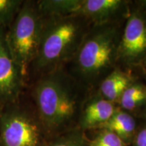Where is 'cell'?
<instances>
[{"instance_id": "1", "label": "cell", "mask_w": 146, "mask_h": 146, "mask_svg": "<svg viewBox=\"0 0 146 146\" xmlns=\"http://www.w3.org/2000/svg\"><path fill=\"white\" fill-rule=\"evenodd\" d=\"M32 97L48 139L60 135L77 110V92L61 68L39 76L32 89Z\"/></svg>"}, {"instance_id": "2", "label": "cell", "mask_w": 146, "mask_h": 146, "mask_svg": "<svg viewBox=\"0 0 146 146\" xmlns=\"http://www.w3.org/2000/svg\"><path fill=\"white\" fill-rule=\"evenodd\" d=\"M82 17L43 16L39 51L30 70L39 76L61 68L64 63L74 57L86 35Z\"/></svg>"}, {"instance_id": "3", "label": "cell", "mask_w": 146, "mask_h": 146, "mask_svg": "<svg viewBox=\"0 0 146 146\" xmlns=\"http://www.w3.org/2000/svg\"><path fill=\"white\" fill-rule=\"evenodd\" d=\"M43 25V16L37 2L25 1L14 21L5 30L7 47L26 81L39 51Z\"/></svg>"}, {"instance_id": "4", "label": "cell", "mask_w": 146, "mask_h": 146, "mask_svg": "<svg viewBox=\"0 0 146 146\" xmlns=\"http://www.w3.org/2000/svg\"><path fill=\"white\" fill-rule=\"evenodd\" d=\"M120 39L118 28L110 23L96 25L85 35L74 56L81 77L94 81L112 68L117 59Z\"/></svg>"}, {"instance_id": "5", "label": "cell", "mask_w": 146, "mask_h": 146, "mask_svg": "<svg viewBox=\"0 0 146 146\" xmlns=\"http://www.w3.org/2000/svg\"><path fill=\"white\" fill-rule=\"evenodd\" d=\"M48 138L34 107L18 100L0 105V146H46Z\"/></svg>"}, {"instance_id": "6", "label": "cell", "mask_w": 146, "mask_h": 146, "mask_svg": "<svg viewBox=\"0 0 146 146\" xmlns=\"http://www.w3.org/2000/svg\"><path fill=\"white\" fill-rule=\"evenodd\" d=\"M5 32V29L0 28V105L21 98L26 84V80L7 47Z\"/></svg>"}, {"instance_id": "7", "label": "cell", "mask_w": 146, "mask_h": 146, "mask_svg": "<svg viewBox=\"0 0 146 146\" xmlns=\"http://www.w3.org/2000/svg\"><path fill=\"white\" fill-rule=\"evenodd\" d=\"M145 54L146 18L139 12H133L120 39L117 58L131 64L137 62Z\"/></svg>"}, {"instance_id": "8", "label": "cell", "mask_w": 146, "mask_h": 146, "mask_svg": "<svg viewBox=\"0 0 146 146\" xmlns=\"http://www.w3.org/2000/svg\"><path fill=\"white\" fill-rule=\"evenodd\" d=\"M126 2L121 0H86L83 1L79 16L90 19L96 25L110 23L121 13Z\"/></svg>"}, {"instance_id": "9", "label": "cell", "mask_w": 146, "mask_h": 146, "mask_svg": "<svg viewBox=\"0 0 146 146\" xmlns=\"http://www.w3.org/2000/svg\"><path fill=\"white\" fill-rule=\"evenodd\" d=\"M112 102L98 98L89 102L81 116V125L85 129L100 127L106 123L116 112Z\"/></svg>"}, {"instance_id": "10", "label": "cell", "mask_w": 146, "mask_h": 146, "mask_svg": "<svg viewBox=\"0 0 146 146\" xmlns=\"http://www.w3.org/2000/svg\"><path fill=\"white\" fill-rule=\"evenodd\" d=\"M100 128L115 133L126 144L130 143L135 136V120L129 113L116 111Z\"/></svg>"}, {"instance_id": "11", "label": "cell", "mask_w": 146, "mask_h": 146, "mask_svg": "<svg viewBox=\"0 0 146 146\" xmlns=\"http://www.w3.org/2000/svg\"><path fill=\"white\" fill-rule=\"evenodd\" d=\"M130 85L131 78L126 73L114 70L102 82L100 91L104 99L113 102L120 99Z\"/></svg>"}, {"instance_id": "12", "label": "cell", "mask_w": 146, "mask_h": 146, "mask_svg": "<svg viewBox=\"0 0 146 146\" xmlns=\"http://www.w3.org/2000/svg\"><path fill=\"white\" fill-rule=\"evenodd\" d=\"M43 16H79L83 1L78 0H42L36 1Z\"/></svg>"}, {"instance_id": "13", "label": "cell", "mask_w": 146, "mask_h": 146, "mask_svg": "<svg viewBox=\"0 0 146 146\" xmlns=\"http://www.w3.org/2000/svg\"><path fill=\"white\" fill-rule=\"evenodd\" d=\"M24 1L0 0V28L6 30L21 10Z\"/></svg>"}, {"instance_id": "14", "label": "cell", "mask_w": 146, "mask_h": 146, "mask_svg": "<svg viewBox=\"0 0 146 146\" xmlns=\"http://www.w3.org/2000/svg\"><path fill=\"white\" fill-rule=\"evenodd\" d=\"M46 146H88L83 136L76 133H60L57 136L49 139Z\"/></svg>"}, {"instance_id": "15", "label": "cell", "mask_w": 146, "mask_h": 146, "mask_svg": "<svg viewBox=\"0 0 146 146\" xmlns=\"http://www.w3.org/2000/svg\"><path fill=\"white\" fill-rule=\"evenodd\" d=\"M88 146H127V144L112 131L103 129L89 141Z\"/></svg>"}, {"instance_id": "16", "label": "cell", "mask_w": 146, "mask_h": 146, "mask_svg": "<svg viewBox=\"0 0 146 146\" xmlns=\"http://www.w3.org/2000/svg\"><path fill=\"white\" fill-rule=\"evenodd\" d=\"M133 141L134 146H146V127L139 131L135 136Z\"/></svg>"}, {"instance_id": "17", "label": "cell", "mask_w": 146, "mask_h": 146, "mask_svg": "<svg viewBox=\"0 0 146 146\" xmlns=\"http://www.w3.org/2000/svg\"><path fill=\"white\" fill-rule=\"evenodd\" d=\"M145 64H146V58H145Z\"/></svg>"}]
</instances>
